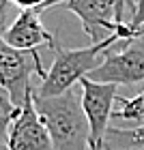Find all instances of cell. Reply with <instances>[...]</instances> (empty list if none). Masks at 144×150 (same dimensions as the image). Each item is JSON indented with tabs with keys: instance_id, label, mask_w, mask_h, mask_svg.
Returning <instances> with one entry per match:
<instances>
[{
	"instance_id": "cell-9",
	"label": "cell",
	"mask_w": 144,
	"mask_h": 150,
	"mask_svg": "<svg viewBox=\"0 0 144 150\" xmlns=\"http://www.w3.org/2000/svg\"><path fill=\"white\" fill-rule=\"evenodd\" d=\"M103 150H144V127H110Z\"/></svg>"
},
{
	"instance_id": "cell-15",
	"label": "cell",
	"mask_w": 144,
	"mask_h": 150,
	"mask_svg": "<svg viewBox=\"0 0 144 150\" xmlns=\"http://www.w3.org/2000/svg\"><path fill=\"white\" fill-rule=\"evenodd\" d=\"M135 37H144V26H142V28H140L138 32H135Z\"/></svg>"
},
{
	"instance_id": "cell-2",
	"label": "cell",
	"mask_w": 144,
	"mask_h": 150,
	"mask_svg": "<svg viewBox=\"0 0 144 150\" xmlns=\"http://www.w3.org/2000/svg\"><path fill=\"white\" fill-rule=\"evenodd\" d=\"M35 107L45 122L54 150H91V125H88L82 92L73 88L58 97H37Z\"/></svg>"
},
{
	"instance_id": "cell-11",
	"label": "cell",
	"mask_w": 144,
	"mask_h": 150,
	"mask_svg": "<svg viewBox=\"0 0 144 150\" xmlns=\"http://www.w3.org/2000/svg\"><path fill=\"white\" fill-rule=\"evenodd\" d=\"M133 4L135 6H133V15H131V22H129V28H131L133 35H135V32L144 26V0H133Z\"/></svg>"
},
{
	"instance_id": "cell-16",
	"label": "cell",
	"mask_w": 144,
	"mask_h": 150,
	"mask_svg": "<svg viewBox=\"0 0 144 150\" xmlns=\"http://www.w3.org/2000/svg\"><path fill=\"white\" fill-rule=\"evenodd\" d=\"M0 150H6V148H0Z\"/></svg>"
},
{
	"instance_id": "cell-8",
	"label": "cell",
	"mask_w": 144,
	"mask_h": 150,
	"mask_svg": "<svg viewBox=\"0 0 144 150\" xmlns=\"http://www.w3.org/2000/svg\"><path fill=\"white\" fill-rule=\"evenodd\" d=\"M0 37L9 45L26 52H32L41 45H47L50 50L58 47L56 37L50 30H45V26L41 24V13H37L35 9L19 11V15L13 19V24H9L0 32Z\"/></svg>"
},
{
	"instance_id": "cell-4",
	"label": "cell",
	"mask_w": 144,
	"mask_h": 150,
	"mask_svg": "<svg viewBox=\"0 0 144 150\" xmlns=\"http://www.w3.org/2000/svg\"><path fill=\"white\" fill-rule=\"evenodd\" d=\"M47 9H65L78 15L86 37L93 43H101L125 28V24L116 22L114 0H47L37 13Z\"/></svg>"
},
{
	"instance_id": "cell-5",
	"label": "cell",
	"mask_w": 144,
	"mask_h": 150,
	"mask_svg": "<svg viewBox=\"0 0 144 150\" xmlns=\"http://www.w3.org/2000/svg\"><path fill=\"white\" fill-rule=\"evenodd\" d=\"M88 79L116 86L144 81V37L125 41L120 50L106 52L101 64L88 73Z\"/></svg>"
},
{
	"instance_id": "cell-7",
	"label": "cell",
	"mask_w": 144,
	"mask_h": 150,
	"mask_svg": "<svg viewBox=\"0 0 144 150\" xmlns=\"http://www.w3.org/2000/svg\"><path fill=\"white\" fill-rule=\"evenodd\" d=\"M6 150H54L47 127L35 107V88L26 97L22 112L9 129Z\"/></svg>"
},
{
	"instance_id": "cell-3",
	"label": "cell",
	"mask_w": 144,
	"mask_h": 150,
	"mask_svg": "<svg viewBox=\"0 0 144 150\" xmlns=\"http://www.w3.org/2000/svg\"><path fill=\"white\" fill-rule=\"evenodd\" d=\"M45 69L41 64L39 52H26L9 45L0 37V88L9 90L17 107L24 105L26 97L35 88L32 77L39 75L41 79L45 77Z\"/></svg>"
},
{
	"instance_id": "cell-12",
	"label": "cell",
	"mask_w": 144,
	"mask_h": 150,
	"mask_svg": "<svg viewBox=\"0 0 144 150\" xmlns=\"http://www.w3.org/2000/svg\"><path fill=\"white\" fill-rule=\"evenodd\" d=\"M15 6H19V11H28V9H35L39 11L41 6H43L47 0H11Z\"/></svg>"
},
{
	"instance_id": "cell-10",
	"label": "cell",
	"mask_w": 144,
	"mask_h": 150,
	"mask_svg": "<svg viewBox=\"0 0 144 150\" xmlns=\"http://www.w3.org/2000/svg\"><path fill=\"white\" fill-rule=\"evenodd\" d=\"M19 112H22V107L15 105V101L9 94V90L0 88V148H6L9 129L15 122V118L19 116Z\"/></svg>"
},
{
	"instance_id": "cell-6",
	"label": "cell",
	"mask_w": 144,
	"mask_h": 150,
	"mask_svg": "<svg viewBox=\"0 0 144 150\" xmlns=\"http://www.w3.org/2000/svg\"><path fill=\"white\" fill-rule=\"evenodd\" d=\"M82 105H84L88 125H91V150H103L106 135L110 131V120L114 114V103L118 97L116 84H101L84 77L80 81Z\"/></svg>"
},
{
	"instance_id": "cell-14",
	"label": "cell",
	"mask_w": 144,
	"mask_h": 150,
	"mask_svg": "<svg viewBox=\"0 0 144 150\" xmlns=\"http://www.w3.org/2000/svg\"><path fill=\"white\" fill-rule=\"evenodd\" d=\"M11 0H0V32H2V17H4V6L9 4Z\"/></svg>"
},
{
	"instance_id": "cell-1",
	"label": "cell",
	"mask_w": 144,
	"mask_h": 150,
	"mask_svg": "<svg viewBox=\"0 0 144 150\" xmlns=\"http://www.w3.org/2000/svg\"><path fill=\"white\" fill-rule=\"evenodd\" d=\"M135 39L133 30L125 24L120 32L112 35L110 39L101 41V43H91L88 47H75V50H63L56 47V58H54L52 67L47 69L45 77L35 86L37 97H58L67 90H71L75 84H80L93 69H97L103 60L106 52L116 43H125V41Z\"/></svg>"
},
{
	"instance_id": "cell-13",
	"label": "cell",
	"mask_w": 144,
	"mask_h": 150,
	"mask_svg": "<svg viewBox=\"0 0 144 150\" xmlns=\"http://www.w3.org/2000/svg\"><path fill=\"white\" fill-rule=\"evenodd\" d=\"M125 2L127 0H114V4H116V22L118 24H125Z\"/></svg>"
}]
</instances>
